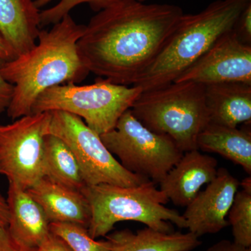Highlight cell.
<instances>
[{
	"mask_svg": "<svg viewBox=\"0 0 251 251\" xmlns=\"http://www.w3.org/2000/svg\"><path fill=\"white\" fill-rule=\"evenodd\" d=\"M184 11L169 4L122 0L98 11L77 42L90 72L122 85H133L163 49Z\"/></svg>",
	"mask_w": 251,
	"mask_h": 251,
	"instance_id": "6da1fadb",
	"label": "cell"
},
{
	"mask_svg": "<svg viewBox=\"0 0 251 251\" xmlns=\"http://www.w3.org/2000/svg\"><path fill=\"white\" fill-rule=\"evenodd\" d=\"M85 25L77 24L70 14L49 30H40L36 44L25 53L2 62L1 73L14 85L8 108L13 120L30 115L43 92L54 86L81 82L89 72L81 61L77 42Z\"/></svg>",
	"mask_w": 251,
	"mask_h": 251,
	"instance_id": "7a4b0ae2",
	"label": "cell"
},
{
	"mask_svg": "<svg viewBox=\"0 0 251 251\" xmlns=\"http://www.w3.org/2000/svg\"><path fill=\"white\" fill-rule=\"evenodd\" d=\"M251 0H216L196 14H184L152 64L133 86L143 91L168 85L226 33Z\"/></svg>",
	"mask_w": 251,
	"mask_h": 251,
	"instance_id": "3957f363",
	"label": "cell"
},
{
	"mask_svg": "<svg viewBox=\"0 0 251 251\" xmlns=\"http://www.w3.org/2000/svg\"><path fill=\"white\" fill-rule=\"evenodd\" d=\"M151 180L135 186L111 184L86 186L81 191L90 206L89 234L105 237L117 223L133 221L163 232H174L173 225L186 228L182 215L166 207L168 198Z\"/></svg>",
	"mask_w": 251,
	"mask_h": 251,
	"instance_id": "277c9868",
	"label": "cell"
},
{
	"mask_svg": "<svg viewBox=\"0 0 251 251\" xmlns=\"http://www.w3.org/2000/svg\"><path fill=\"white\" fill-rule=\"evenodd\" d=\"M130 110L148 129L168 135L184 153L198 150V135L209 123L204 85L194 82L143 91Z\"/></svg>",
	"mask_w": 251,
	"mask_h": 251,
	"instance_id": "5b68a950",
	"label": "cell"
},
{
	"mask_svg": "<svg viewBox=\"0 0 251 251\" xmlns=\"http://www.w3.org/2000/svg\"><path fill=\"white\" fill-rule=\"evenodd\" d=\"M142 92L137 86L119 85L105 78L97 79L91 85L54 86L38 97L31 113L54 110L69 112L80 117L100 135L115 126Z\"/></svg>",
	"mask_w": 251,
	"mask_h": 251,
	"instance_id": "8992f818",
	"label": "cell"
},
{
	"mask_svg": "<svg viewBox=\"0 0 251 251\" xmlns=\"http://www.w3.org/2000/svg\"><path fill=\"white\" fill-rule=\"evenodd\" d=\"M102 142L125 169L159 184L184 152L169 136L148 129L130 109L112 129L100 135Z\"/></svg>",
	"mask_w": 251,
	"mask_h": 251,
	"instance_id": "52a82bcc",
	"label": "cell"
},
{
	"mask_svg": "<svg viewBox=\"0 0 251 251\" xmlns=\"http://www.w3.org/2000/svg\"><path fill=\"white\" fill-rule=\"evenodd\" d=\"M47 134L53 135L70 148L80 166L86 186L111 184L135 186L149 179L127 171L105 146L100 135L80 117L51 111Z\"/></svg>",
	"mask_w": 251,
	"mask_h": 251,
	"instance_id": "ba28073f",
	"label": "cell"
},
{
	"mask_svg": "<svg viewBox=\"0 0 251 251\" xmlns=\"http://www.w3.org/2000/svg\"><path fill=\"white\" fill-rule=\"evenodd\" d=\"M50 112L31 113L0 125V174L27 189L44 177V139Z\"/></svg>",
	"mask_w": 251,
	"mask_h": 251,
	"instance_id": "9c48e42d",
	"label": "cell"
},
{
	"mask_svg": "<svg viewBox=\"0 0 251 251\" xmlns=\"http://www.w3.org/2000/svg\"><path fill=\"white\" fill-rule=\"evenodd\" d=\"M174 82L203 85L224 82L251 84V46L233 29L226 33Z\"/></svg>",
	"mask_w": 251,
	"mask_h": 251,
	"instance_id": "30bf717a",
	"label": "cell"
},
{
	"mask_svg": "<svg viewBox=\"0 0 251 251\" xmlns=\"http://www.w3.org/2000/svg\"><path fill=\"white\" fill-rule=\"evenodd\" d=\"M240 182L227 169L218 168L217 175L187 206L183 217L188 232L197 237L216 234L229 226L226 217Z\"/></svg>",
	"mask_w": 251,
	"mask_h": 251,
	"instance_id": "8fae6325",
	"label": "cell"
},
{
	"mask_svg": "<svg viewBox=\"0 0 251 251\" xmlns=\"http://www.w3.org/2000/svg\"><path fill=\"white\" fill-rule=\"evenodd\" d=\"M217 167L216 158L198 150L187 151L160 181L159 189L175 205L186 206L216 177Z\"/></svg>",
	"mask_w": 251,
	"mask_h": 251,
	"instance_id": "7c38bea8",
	"label": "cell"
},
{
	"mask_svg": "<svg viewBox=\"0 0 251 251\" xmlns=\"http://www.w3.org/2000/svg\"><path fill=\"white\" fill-rule=\"evenodd\" d=\"M9 184L8 232L21 247L35 250L50 235V222L27 190L14 183Z\"/></svg>",
	"mask_w": 251,
	"mask_h": 251,
	"instance_id": "4fadbf2b",
	"label": "cell"
},
{
	"mask_svg": "<svg viewBox=\"0 0 251 251\" xmlns=\"http://www.w3.org/2000/svg\"><path fill=\"white\" fill-rule=\"evenodd\" d=\"M45 213L50 222L71 223L88 228L90 204L81 191L41 178L26 189Z\"/></svg>",
	"mask_w": 251,
	"mask_h": 251,
	"instance_id": "5bb4252c",
	"label": "cell"
},
{
	"mask_svg": "<svg viewBox=\"0 0 251 251\" xmlns=\"http://www.w3.org/2000/svg\"><path fill=\"white\" fill-rule=\"evenodd\" d=\"M209 123L237 127L251 122V84L224 82L204 85Z\"/></svg>",
	"mask_w": 251,
	"mask_h": 251,
	"instance_id": "9a60e30c",
	"label": "cell"
},
{
	"mask_svg": "<svg viewBox=\"0 0 251 251\" xmlns=\"http://www.w3.org/2000/svg\"><path fill=\"white\" fill-rule=\"evenodd\" d=\"M40 28L34 0H0V33L15 58L35 46Z\"/></svg>",
	"mask_w": 251,
	"mask_h": 251,
	"instance_id": "2e32d148",
	"label": "cell"
},
{
	"mask_svg": "<svg viewBox=\"0 0 251 251\" xmlns=\"http://www.w3.org/2000/svg\"><path fill=\"white\" fill-rule=\"evenodd\" d=\"M111 244L110 251H192L202 244L191 232H163L150 227L133 232L117 231L105 236Z\"/></svg>",
	"mask_w": 251,
	"mask_h": 251,
	"instance_id": "e0dca14e",
	"label": "cell"
},
{
	"mask_svg": "<svg viewBox=\"0 0 251 251\" xmlns=\"http://www.w3.org/2000/svg\"><path fill=\"white\" fill-rule=\"evenodd\" d=\"M209 123L198 135L197 148L206 152L221 155L242 167L251 175V130Z\"/></svg>",
	"mask_w": 251,
	"mask_h": 251,
	"instance_id": "ac0fdd59",
	"label": "cell"
},
{
	"mask_svg": "<svg viewBox=\"0 0 251 251\" xmlns=\"http://www.w3.org/2000/svg\"><path fill=\"white\" fill-rule=\"evenodd\" d=\"M44 176L63 186L81 191L86 184L77 159L62 140L47 134L44 145Z\"/></svg>",
	"mask_w": 251,
	"mask_h": 251,
	"instance_id": "d6986e66",
	"label": "cell"
},
{
	"mask_svg": "<svg viewBox=\"0 0 251 251\" xmlns=\"http://www.w3.org/2000/svg\"><path fill=\"white\" fill-rule=\"evenodd\" d=\"M50 232L62 239L72 251H110V241H97L84 226L71 223H50Z\"/></svg>",
	"mask_w": 251,
	"mask_h": 251,
	"instance_id": "ffe728a7",
	"label": "cell"
},
{
	"mask_svg": "<svg viewBox=\"0 0 251 251\" xmlns=\"http://www.w3.org/2000/svg\"><path fill=\"white\" fill-rule=\"evenodd\" d=\"M227 216L234 242L251 247V192L238 191Z\"/></svg>",
	"mask_w": 251,
	"mask_h": 251,
	"instance_id": "44dd1931",
	"label": "cell"
},
{
	"mask_svg": "<svg viewBox=\"0 0 251 251\" xmlns=\"http://www.w3.org/2000/svg\"><path fill=\"white\" fill-rule=\"evenodd\" d=\"M53 0H34V4L40 9ZM122 0H59L57 4L49 9L40 11V25L43 26L54 25L62 19L66 15L70 14L74 8L82 4H88L94 11H98L108 7ZM140 1L146 0H138Z\"/></svg>",
	"mask_w": 251,
	"mask_h": 251,
	"instance_id": "7402d4cb",
	"label": "cell"
},
{
	"mask_svg": "<svg viewBox=\"0 0 251 251\" xmlns=\"http://www.w3.org/2000/svg\"><path fill=\"white\" fill-rule=\"evenodd\" d=\"M233 30L239 40L251 46V2L247 5L238 18Z\"/></svg>",
	"mask_w": 251,
	"mask_h": 251,
	"instance_id": "603a6c76",
	"label": "cell"
},
{
	"mask_svg": "<svg viewBox=\"0 0 251 251\" xmlns=\"http://www.w3.org/2000/svg\"><path fill=\"white\" fill-rule=\"evenodd\" d=\"M2 62L0 61V114L6 112L14 94V85L5 80L1 75V66Z\"/></svg>",
	"mask_w": 251,
	"mask_h": 251,
	"instance_id": "cb8c5ba5",
	"label": "cell"
},
{
	"mask_svg": "<svg viewBox=\"0 0 251 251\" xmlns=\"http://www.w3.org/2000/svg\"><path fill=\"white\" fill-rule=\"evenodd\" d=\"M34 251H72L67 244L51 233L50 237Z\"/></svg>",
	"mask_w": 251,
	"mask_h": 251,
	"instance_id": "d4e9b609",
	"label": "cell"
},
{
	"mask_svg": "<svg viewBox=\"0 0 251 251\" xmlns=\"http://www.w3.org/2000/svg\"><path fill=\"white\" fill-rule=\"evenodd\" d=\"M35 250L25 249L15 242L10 236L7 227L0 229V251H34Z\"/></svg>",
	"mask_w": 251,
	"mask_h": 251,
	"instance_id": "484cf974",
	"label": "cell"
},
{
	"mask_svg": "<svg viewBox=\"0 0 251 251\" xmlns=\"http://www.w3.org/2000/svg\"><path fill=\"white\" fill-rule=\"evenodd\" d=\"M205 251H251V247H245L234 241L223 239L213 244Z\"/></svg>",
	"mask_w": 251,
	"mask_h": 251,
	"instance_id": "4316f807",
	"label": "cell"
},
{
	"mask_svg": "<svg viewBox=\"0 0 251 251\" xmlns=\"http://www.w3.org/2000/svg\"><path fill=\"white\" fill-rule=\"evenodd\" d=\"M9 206L7 201L0 193V229L6 228L9 224Z\"/></svg>",
	"mask_w": 251,
	"mask_h": 251,
	"instance_id": "83f0119b",
	"label": "cell"
},
{
	"mask_svg": "<svg viewBox=\"0 0 251 251\" xmlns=\"http://www.w3.org/2000/svg\"><path fill=\"white\" fill-rule=\"evenodd\" d=\"M14 59L15 57L12 51L0 33V61L4 62Z\"/></svg>",
	"mask_w": 251,
	"mask_h": 251,
	"instance_id": "f1b7e54d",
	"label": "cell"
},
{
	"mask_svg": "<svg viewBox=\"0 0 251 251\" xmlns=\"http://www.w3.org/2000/svg\"><path fill=\"white\" fill-rule=\"evenodd\" d=\"M240 186H242V190L244 191H248V192H251V177L249 176V177L245 178L242 182L240 183Z\"/></svg>",
	"mask_w": 251,
	"mask_h": 251,
	"instance_id": "f546056e",
	"label": "cell"
}]
</instances>
